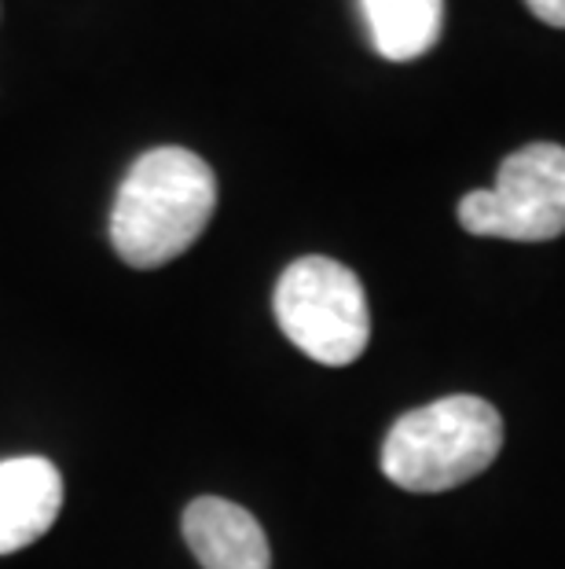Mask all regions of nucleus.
I'll return each mask as SVG.
<instances>
[{
	"instance_id": "f257e3e1",
	"label": "nucleus",
	"mask_w": 565,
	"mask_h": 569,
	"mask_svg": "<svg viewBox=\"0 0 565 569\" xmlns=\"http://www.w3.org/2000/svg\"><path fill=\"white\" fill-rule=\"evenodd\" d=\"M218 177L188 148H154L129 166L111 210V243L132 269H159L206 232Z\"/></svg>"
},
{
	"instance_id": "423d86ee",
	"label": "nucleus",
	"mask_w": 565,
	"mask_h": 569,
	"mask_svg": "<svg viewBox=\"0 0 565 569\" xmlns=\"http://www.w3.org/2000/svg\"><path fill=\"white\" fill-rule=\"evenodd\" d=\"M63 478L44 456L0 459V555L30 548L56 526Z\"/></svg>"
},
{
	"instance_id": "39448f33",
	"label": "nucleus",
	"mask_w": 565,
	"mask_h": 569,
	"mask_svg": "<svg viewBox=\"0 0 565 569\" xmlns=\"http://www.w3.org/2000/svg\"><path fill=\"white\" fill-rule=\"evenodd\" d=\"M184 540L202 569H272L269 537L246 507L199 496L184 511Z\"/></svg>"
},
{
	"instance_id": "20e7f679",
	"label": "nucleus",
	"mask_w": 565,
	"mask_h": 569,
	"mask_svg": "<svg viewBox=\"0 0 565 569\" xmlns=\"http://www.w3.org/2000/svg\"><path fill=\"white\" fill-rule=\"evenodd\" d=\"M460 224L471 236L547 243L565 232V148L525 143L507 154L496 184L463 196Z\"/></svg>"
},
{
	"instance_id": "7ed1b4c3",
	"label": "nucleus",
	"mask_w": 565,
	"mask_h": 569,
	"mask_svg": "<svg viewBox=\"0 0 565 569\" xmlns=\"http://www.w3.org/2000/svg\"><path fill=\"white\" fill-rule=\"evenodd\" d=\"M272 309L280 331L316 365L345 368L367 349V295L356 272L334 258H297L275 283Z\"/></svg>"
},
{
	"instance_id": "f03ea898",
	"label": "nucleus",
	"mask_w": 565,
	"mask_h": 569,
	"mask_svg": "<svg viewBox=\"0 0 565 569\" xmlns=\"http://www.w3.org/2000/svg\"><path fill=\"white\" fill-rule=\"evenodd\" d=\"M503 416L474 393L441 397L407 411L382 441V475L407 492H448L496 463Z\"/></svg>"
},
{
	"instance_id": "0eeeda50",
	"label": "nucleus",
	"mask_w": 565,
	"mask_h": 569,
	"mask_svg": "<svg viewBox=\"0 0 565 569\" xmlns=\"http://www.w3.org/2000/svg\"><path fill=\"white\" fill-rule=\"evenodd\" d=\"M371 44L390 63H412L441 41L444 0H360Z\"/></svg>"
},
{
	"instance_id": "6e6552de",
	"label": "nucleus",
	"mask_w": 565,
	"mask_h": 569,
	"mask_svg": "<svg viewBox=\"0 0 565 569\" xmlns=\"http://www.w3.org/2000/svg\"><path fill=\"white\" fill-rule=\"evenodd\" d=\"M525 4H528V11H533L539 22L565 30V0H525Z\"/></svg>"
}]
</instances>
